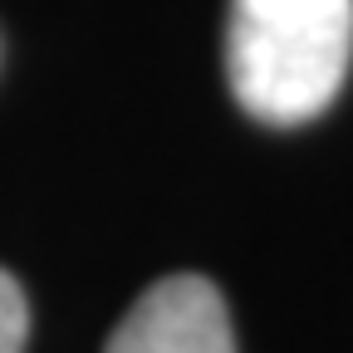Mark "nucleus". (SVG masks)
Instances as JSON below:
<instances>
[{"label": "nucleus", "instance_id": "obj_1", "mask_svg": "<svg viewBox=\"0 0 353 353\" xmlns=\"http://www.w3.org/2000/svg\"><path fill=\"white\" fill-rule=\"evenodd\" d=\"M353 0H231L226 79L236 103L270 128L319 118L348 79Z\"/></svg>", "mask_w": 353, "mask_h": 353}, {"label": "nucleus", "instance_id": "obj_2", "mask_svg": "<svg viewBox=\"0 0 353 353\" xmlns=\"http://www.w3.org/2000/svg\"><path fill=\"white\" fill-rule=\"evenodd\" d=\"M103 353H236L226 299L206 275H167L138 294Z\"/></svg>", "mask_w": 353, "mask_h": 353}, {"label": "nucleus", "instance_id": "obj_3", "mask_svg": "<svg viewBox=\"0 0 353 353\" xmlns=\"http://www.w3.org/2000/svg\"><path fill=\"white\" fill-rule=\"evenodd\" d=\"M25 334H30V304L15 275L0 270V353H25Z\"/></svg>", "mask_w": 353, "mask_h": 353}]
</instances>
